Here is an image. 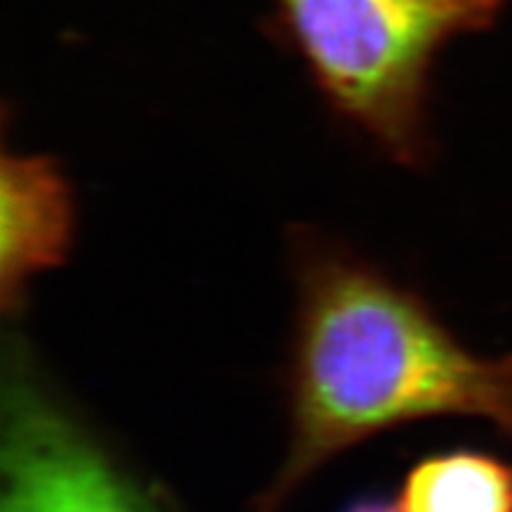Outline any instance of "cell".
I'll list each match as a JSON object with an SVG mask.
<instances>
[{
  "label": "cell",
  "instance_id": "6da1fadb",
  "mask_svg": "<svg viewBox=\"0 0 512 512\" xmlns=\"http://www.w3.org/2000/svg\"><path fill=\"white\" fill-rule=\"evenodd\" d=\"M290 446L256 512H280L325 463L430 418L486 420L512 437V354L467 351L425 299L337 247L302 245Z\"/></svg>",
  "mask_w": 512,
  "mask_h": 512
},
{
  "label": "cell",
  "instance_id": "3957f363",
  "mask_svg": "<svg viewBox=\"0 0 512 512\" xmlns=\"http://www.w3.org/2000/svg\"><path fill=\"white\" fill-rule=\"evenodd\" d=\"M0 512H152L98 444L22 373L3 394Z\"/></svg>",
  "mask_w": 512,
  "mask_h": 512
},
{
  "label": "cell",
  "instance_id": "7a4b0ae2",
  "mask_svg": "<svg viewBox=\"0 0 512 512\" xmlns=\"http://www.w3.org/2000/svg\"><path fill=\"white\" fill-rule=\"evenodd\" d=\"M285 34L320 93L399 162L427 152L434 57L486 29L503 0H275Z\"/></svg>",
  "mask_w": 512,
  "mask_h": 512
},
{
  "label": "cell",
  "instance_id": "5b68a950",
  "mask_svg": "<svg viewBox=\"0 0 512 512\" xmlns=\"http://www.w3.org/2000/svg\"><path fill=\"white\" fill-rule=\"evenodd\" d=\"M403 512H512V463L479 451L437 453L401 484Z\"/></svg>",
  "mask_w": 512,
  "mask_h": 512
},
{
  "label": "cell",
  "instance_id": "8992f818",
  "mask_svg": "<svg viewBox=\"0 0 512 512\" xmlns=\"http://www.w3.org/2000/svg\"><path fill=\"white\" fill-rule=\"evenodd\" d=\"M349 512H403L399 505H387V503H377V501H370V503H358L351 508Z\"/></svg>",
  "mask_w": 512,
  "mask_h": 512
},
{
  "label": "cell",
  "instance_id": "277c9868",
  "mask_svg": "<svg viewBox=\"0 0 512 512\" xmlns=\"http://www.w3.org/2000/svg\"><path fill=\"white\" fill-rule=\"evenodd\" d=\"M0 285L5 311L22 304L34 275L60 266L74 238V197L48 157L3 155Z\"/></svg>",
  "mask_w": 512,
  "mask_h": 512
}]
</instances>
